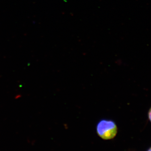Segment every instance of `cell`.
<instances>
[{
	"mask_svg": "<svg viewBox=\"0 0 151 151\" xmlns=\"http://www.w3.org/2000/svg\"><path fill=\"white\" fill-rule=\"evenodd\" d=\"M96 132L98 136L105 140L114 139L118 132V128L115 122L110 119H103L97 123Z\"/></svg>",
	"mask_w": 151,
	"mask_h": 151,
	"instance_id": "1",
	"label": "cell"
},
{
	"mask_svg": "<svg viewBox=\"0 0 151 151\" xmlns=\"http://www.w3.org/2000/svg\"><path fill=\"white\" fill-rule=\"evenodd\" d=\"M148 119L150 122L151 123V107L150 109H149L148 113Z\"/></svg>",
	"mask_w": 151,
	"mask_h": 151,
	"instance_id": "2",
	"label": "cell"
},
{
	"mask_svg": "<svg viewBox=\"0 0 151 151\" xmlns=\"http://www.w3.org/2000/svg\"><path fill=\"white\" fill-rule=\"evenodd\" d=\"M147 151H151V147L147 150Z\"/></svg>",
	"mask_w": 151,
	"mask_h": 151,
	"instance_id": "3",
	"label": "cell"
}]
</instances>
